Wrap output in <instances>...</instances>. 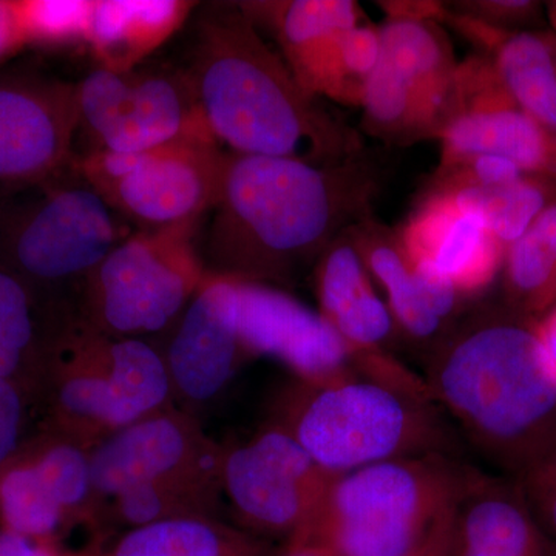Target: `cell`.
I'll list each match as a JSON object with an SVG mask.
<instances>
[{
    "mask_svg": "<svg viewBox=\"0 0 556 556\" xmlns=\"http://www.w3.org/2000/svg\"><path fill=\"white\" fill-rule=\"evenodd\" d=\"M130 233L73 163L46 181L0 190V263L73 317L91 270Z\"/></svg>",
    "mask_w": 556,
    "mask_h": 556,
    "instance_id": "7",
    "label": "cell"
},
{
    "mask_svg": "<svg viewBox=\"0 0 556 556\" xmlns=\"http://www.w3.org/2000/svg\"><path fill=\"white\" fill-rule=\"evenodd\" d=\"M27 46L22 31L16 2L0 0V64Z\"/></svg>",
    "mask_w": 556,
    "mask_h": 556,
    "instance_id": "36",
    "label": "cell"
},
{
    "mask_svg": "<svg viewBox=\"0 0 556 556\" xmlns=\"http://www.w3.org/2000/svg\"><path fill=\"white\" fill-rule=\"evenodd\" d=\"M466 464L455 456L386 460L340 473L316 517L285 546L325 556H399L455 506Z\"/></svg>",
    "mask_w": 556,
    "mask_h": 556,
    "instance_id": "6",
    "label": "cell"
},
{
    "mask_svg": "<svg viewBox=\"0 0 556 556\" xmlns=\"http://www.w3.org/2000/svg\"><path fill=\"white\" fill-rule=\"evenodd\" d=\"M428 393L496 473L518 479L556 447V372L535 320L506 303L471 314L428 354Z\"/></svg>",
    "mask_w": 556,
    "mask_h": 556,
    "instance_id": "2",
    "label": "cell"
},
{
    "mask_svg": "<svg viewBox=\"0 0 556 556\" xmlns=\"http://www.w3.org/2000/svg\"><path fill=\"white\" fill-rule=\"evenodd\" d=\"M188 0H93L86 47L98 68L130 72L181 28Z\"/></svg>",
    "mask_w": 556,
    "mask_h": 556,
    "instance_id": "22",
    "label": "cell"
},
{
    "mask_svg": "<svg viewBox=\"0 0 556 556\" xmlns=\"http://www.w3.org/2000/svg\"><path fill=\"white\" fill-rule=\"evenodd\" d=\"M378 192L375 166L362 155L314 166L226 152L201 252L204 268L215 276L291 287L343 230L371 215Z\"/></svg>",
    "mask_w": 556,
    "mask_h": 556,
    "instance_id": "1",
    "label": "cell"
},
{
    "mask_svg": "<svg viewBox=\"0 0 556 556\" xmlns=\"http://www.w3.org/2000/svg\"><path fill=\"white\" fill-rule=\"evenodd\" d=\"M56 438L97 447L138 420L177 407L163 353L76 321L53 362Z\"/></svg>",
    "mask_w": 556,
    "mask_h": 556,
    "instance_id": "8",
    "label": "cell"
},
{
    "mask_svg": "<svg viewBox=\"0 0 556 556\" xmlns=\"http://www.w3.org/2000/svg\"><path fill=\"white\" fill-rule=\"evenodd\" d=\"M530 510L556 543V447L517 479Z\"/></svg>",
    "mask_w": 556,
    "mask_h": 556,
    "instance_id": "32",
    "label": "cell"
},
{
    "mask_svg": "<svg viewBox=\"0 0 556 556\" xmlns=\"http://www.w3.org/2000/svg\"><path fill=\"white\" fill-rule=\"evenodd\" d=\"M38 295L0 263V378H14L39 346Z\"/></svg>",
    "mask_w": 556,
    "mask_h": 556,
    "instance_id": "30",
    "label": "cell"
},
{
    "mask_svg": "<svg viewBox=\"0 0 556 556\" xmlns=\"http://www.w3.org/2000/svg\"><path fill=\"white\" fill-rule=\"evenodd\" d=\"M452 5L447 9L453 13L504 31H522V27L535 24L543 11L540 2L530 0H466Z\"/></svg>",
    "mask_w": 556,
    "mask_h": 556,
    "instance_id": "33",
    "label": "cell"
},
{
    "mask_svg": "<svg viewBox=\"0 0 556 556\" xmlns=\"http://www.w3.org/2000/svg\"><path fill=\"white\" fill-rule=\"evenodd\" d=\"M76 155L137 153L207 129L186 70L97 68L76 83Z\"/></svg>",
    "mask_w": 556,
    "mask_h": 556,
    "instance_id": "11",
    "label": "cell"
},
{
    "mask_svg": "<svg viewBox=\"0 0 556 556\" xmlns=\"http://www.w3.org/2000/svg\"><path fill=\"white\" fill-rule=\"evenodd\" d=\"M408 257L433 266L464 299L481 294L503 269L506 248L447 192H430L399 232Z\"/></svg>",
    "mask_w": 556,
    "mask_h": 556,
    "instance_id": "19",
    "label": "cell"
},
{
    "mask_svg": "<svg viewBox=\"0 0 556 556\" xmlns=\"http://www.w3.org/2000/svg\"><path fill=\"white\" fill-rule=\"evenodd\" d=\"M226 152L200 129L137 153L75 155L73 167L123 219L141 229L200 222L217 201Z\"/></svg>",
    "mask_w": 556,
    "mask_h": 556,
    "instance_id": "10",
    "label": "cell"
},
{
    "mask_svg": "<svg viewBox=\"0 0 556 556\" xmlns=\"http://www.w3.org/2000/svg\"><path fill=\"white\" fill-rule=\"evenodd\" d=\"M556 181L527 174L510 185L447 192L468 214L477 215L504 248L532 228L541 212L556 201Z\"/></svg>",
    "mask_w": 556,
    "mask_h": 556,
    "instance_id": "27",
    "label": "cell"
},
{
    "mask_svg": "<svg viewBox=\"0 0 556 556\" xmlns=\"http://www.w3.org/2000/svg\"><path fill=\"white\" fill-rule=\"evenodd\" d=\"M538 338L556 372V305L535 320Z\"/></svg>",
    "mask_w": 556,
    "mask_h": 556,
    "instance_id": "38",
    "label": "cell"
},
{
    "mask_svg": "<svg viewBox=\"0 0 556 556\" xmlns=\"http://www.w3.org/2000/svg\"><path fill=\"white\" fill-rule=\"evenodd\" d=\"M270 426L340 475L428 455H455L448 420L430 401L358 372L308 382L294 378L270 405Z\"/></svg>",
    "mask_w": 556,
    "mask_h": 556,
    "instance_id": "5",
    "label": "cell"
},
{
    "mask_svg": "<svg viewBox=\"0 0 556 556\" xmlns=\"http://www.w3.org/2000/svg\"><path fill=\"white\" fill-rule=\"evenodd\" d=\"M530 229L535 230L536 236L554 252L556 257V201L548 204V206L541 212L540 217L536 218V222L533 223Z\"/></svg>",
    "mask_w": 556,
    "mask_h": 556,
    "instance_id": "39",
    "label": "cell"
},
{
    "mask_svg": "<svg viewBox=\"0 0 556 556\" xmlns=\"http://www.w3.org/2000/svg\"><path fill=\"white\" fill-rule=\"evenodd\" d=\"M447 22L492 61L497 78L519 108L556 130V35L504 31L445 10Z\"/></svg>",
    "mask_w": 556,
    "mask_h": 556,
    "instance_id": "21",
    "label": "cell"
},
{
    "mask_svg": "<svg viewBox=\"0 0 556 556\" xmlns=\"http://www.w3.org/2000/svg\"><path fill=\"white\" fill-rule=\"evenodd\" d=\"M274 556H325V555L318 554V552L313 551V548L285 546L283 551L276 552V555H274Z\"/></svg>",
    "mask_w": 556,
    "mask_h": 556,
    "instance_id": "40",
    "label": "cell"
},
{
    "mask_svg": "<svg viewBox=\"0 0 556 556\" xmlns=\"http://www.w3.org/2000/svg\"><path fill=\"white\" fill-rule=\"evenodd\" d=\"M0 556H91V551L83 554H65L50 541L33 540L20 533L3 530L0 532Z\"/></svg>",
    "mask_w": 556,
    "mask_h": 556,
    "instance_id": "35",
    "label": "cell"
},
{
    "mask_svg": "<svg viewBox=\"0 0 556 556\" xmlns=\"http://www.w3.org/2000/svg\"><path fill=\"white\" fill-rule=\"evenodd\" d=\"M270 541L219 518L166 519L127 530L109 548L91 556H274Z\"/></svg>",
    "mask_w": 556,
    "mask_h": 556,
    "instance_id": "25",
    "label": "cell"
},
{
    "mask_svg": "<svg viewBox=\"0 0 556 556\" xmlns=\"http://www.w3.org/2000/svg\"><path fill=\"white\" fill-rule=\"evenodd\" d=\"M22 426V399L13 380L0 378V467L16 452Z\"/></svg>",
    "mask_w": 556,
    "mask_h": 556,
    "instance_id": "34",
    "label": "cell"
},
{
    "mask_svg": "<svg viewBox=\"0 0 556 556\" xmlns=\"http://www.w3.org/2000/svg\"><path fill=\"white\" fill-rule=\"evenodd\" d=\"M501 273L508 308L536 320L556 305V257L535 230L508 244Z\"/></svg>",
    "mask_w": 556,
    "mask_h": 556,
    "instance_id": "29",
    "label": "cell"
},
{
    "mask_svg": "<svg viewBox=\"0 0 556 556\" xmlns=\"http://www.w3.org/2000/svg\"><path fill=\"white\" fill-rule=\"evenodd\" d=\"M455 507V506H453ZM452 510L444 515L433 529L415 547L399 556H450V536H452Z\"/></svg>",
    "mask_w": 556,
    "mask_h": 556,
    "instance_id": "37",
    "label": "cell"
},
{
    "mask_svg": "<svg viewBox=\"0 0 556 556\" xmlns=\"http://www.w3.org/2000/svg\"><path fill=\"white\" fill-rule=\"evenodd\" d=\"M437 139L439 167L495 155L526 174L556 181V130L519 108L484 54H475L457 67L455 104Z\"/></svg>",
    "mask_w": 556,
    "mask_h": 556,
    "instance_id": "13",
    "label": "cell"
},
{
    "mask_svg": "<svg viewBox=\"0 0 556 556\" xmlns=\"http://www.w3.org/2000/svg\"><path fill=\"white\" fill-rule=\"evenodd\" d=\"M199 225L141 229L121 241L80 289L78 324L118 339L169 331L207 274Z\"/></svg>",
    "mask_w": 556,
    "mask_h": 556,
    "instance_id": "9",
    "label": "cell"
},
{
    "mask_svg": "<svg viewBox=\"0 0 556 556\" xmlns=\"http://www.w3.org/2000/svg\"><path fill=\"white\" fill-rule=\"evenodd\" d=\"M232 281L237 336L249 361L270 357L308 382L357 372L338 332L285 289L252 281Z\"/></svg>",
    "mask_w": 556,
    "mask_h": 556,
    "instance_id": "16",
    "label": "cell"
},
{
    "mask_svg": "<svg viewBox=\"0 0 556 556\" xmlns=\"http://www.w3.org/2000/svg\"><path fill=\"white\" fill-rule=\"evenodd\" d=\"M255 27L270 31L281 58L311 97L324 100L340 36L362 22L353 0L239 2Z\"/></svg>",
    "mask_w": 556,
    "mask_h": 556,
    "instance_id": "20",
    "label": "cell"
},
{
    "mask_svg": "<svg viewBox=\"0 0 556 556\" xmlns=\"http://www.w3.org/2000/svg\"><path fill=\"white\" fill-rule=\"evenodd\" d=\"M163 353L175 405L197 416L228 388L249 361L237 336L232 281L207 273L174 325Z\"/></svg>",
    "mask_w": 556,
    "mask_h": 556,
    "instance_id": "17",
    "label": "cell"
},
{
    "mask_svg": "<svg viewBox=\"0 0 556 556\" xmlns=\"http://www.w3.org/2000/svg\"><path fill=\"white\" fill-rule=\"evenodd\" d=\"M554 556H556V552H555Z\"/></svg>",
    "mask_w": 556,
    "mask_h": 556,
    "instance_id": "41",
    "label": "cell"
},
{
    "mask_svg": "<svg viewBox=\"0 0 556 556\" xmlns=\"http://www.w3.org/2000/svg\"><path fill=\"white\" fill-rule=\"evenodd\" d=\"M0 515L5 530L49 541L73 522L49 478L35 459L10 467L0 478Z\"/></svg>",
    "mask_w": 556,
    "mask_h": 556,
    "instance_id": "28",
    "label": "cell"
},
{
    "mask_svg": "<svg viewBox=\"0 0 556 556\" xmlns=\"http://www.w3.org/2000/svg\"><path fill=\"white\" fill-rule=\"evenodd\" d=\"M367 134L393 144L437 139L433 121L408 80L382 56L365 83L361 105Z\"/></svg>",
    "mask_w": 556,
    "mask_h": 556,
    "instance_id": "26",
    "label": "cell"
},
{
    "mask_svg": "<svg viewBox=\"0 0 556 556\" xmlns=\"http://www.w3.org/2000/svg\"><path fill=\"white\" fill-rule=\"evenodd\" d=\"M225 448L204 433L197 416L178 407L105 439L90 450L98 532L109 526L127 532L166 519L218 518Z\"/></svg>",
    "mask_w": 556,
    "mask_h": 556,
    "instance_id": "4",
    "label": "cell"
},
{
    "mask_svg": "<svg viewBox=\"0 0 556 556\" xmlns=\"http://www.w3.org/2000/svg\"><path fill=\"white\" fill-rule=\"evenodd\" d=\"M556 543L530 510L517 479L467 468L452 514L450 556H554Z\"/></svg>",
    "mask_w": 556,
    "mask_h": 556,
    "instance_id": "18",
    "label": "cell"
},
{
    "mask_svg": "<svg viewBox=\"0 0 556 556\" xmlns=\"http://www.w3.org/2000/svg\"><path fill=\"white\" fill-rule=\"evenodd\" d=\"M76 130V84L35 73L0 75V190L68 169Z\"/></svg>",
    "mask_w": 556,
    "mask_h": 556,
    "instance_id": "15",
    "label": "cell"
},
{
    "mask_svg": "<svg viewBox=\"0 0 556 556\" xmlns=\"http://www.w3.org/2000/svg\"><path fill=\"white\" fill-rule=\"evenodd\" d=\"M223 496L237 527L262 540H294L316 517L338 475L276 426L225 445Z\"/></svg>",
    "mask_w": 556,
    "mask_h": 556,
    "instance_id": "12",
    "label": "cell"
},
{
    "mask_svg": "<svg viewBox=\"0 0 556 556\" xmlns=\"http://www.w3.org/2000/svg\"><path fill=\"white\" fill-rule=\"evenodd\" d=\"M313 270L318 313L338 332L358 375L431 401L422 376L391 351L396 324L348 230L325 249Z\"/></svg>",
    "mask_w": 556,
    "mask_h": 556,
    "instance_id": "14",
    "label": "cell"
},
{
    "mask_svg": "<svg viewBox=\"0 0 556 556\" xmlns=\"http://www.w3.org/2000/svg\"><path fill=\"white\" fill-rule=\"evenodd\" d=\"M346 230L386 300L399 334L433 350L450 328L428 308L401 236L371 215Z\"/></svg>",
    "mask_w": 556,
    "mask_h": 556,
    "instance_id": "24",
    "label": "cell"
},
{
    "mask_svg": "<svg viewBox=\"0 0 556 556\" xmlns=\"http://www.w3.org/2000/svg\"><path fill=\"white\" fill-rule=\"evenodd\" d=\"M379 35L380 56L408 80L433 121L438 138L452 115L459 67L441 22L388 17Z\"/></svg>",
    "mask_w": 556,
    "mask_h": 556,
    "instance_id": "23",
    "label": "cell"
},
{
    "mask_svg": "<svg viewBox=\"0 0 556 556\" xmlns=\"http://www.w3.org/2000/svg\"><path fill=\"white\" fill-rule=\"evenodd\" d=\"M195 43L186 72L219 146L314 166L362 155L357 131L300 86L239 3L204 13Z\"/></svg>",
    "mask_w": 556,
    "mask_h": 556,
    "instance_id": "3",
    "label": "cell"
},
{
    "mask_svg": "<svg viewBox=\"0 0 556 556\" xmlns=\"http://www.w3.org/2000/svg\"><path fill=\"white\" fill-rule=\"evenodd\" d=\"M16 10L27 46H86L93 0H21Z\"/></svg>",
    "mask_w": 556,
    "mask_h": 556,
    "instance_id": "31",
    "label": "cell"
}]
</instances>
